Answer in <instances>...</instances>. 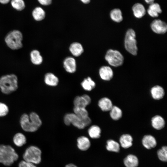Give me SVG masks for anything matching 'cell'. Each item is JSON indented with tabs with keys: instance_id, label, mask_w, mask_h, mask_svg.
Returning a JSON list of instances; mask_svg holds the SVG:
<instances>
[{
	"instance_id": "10",
	"label": "cell",
	"mask_w": 167,
	"mask_h": 167,
	"mask_svg": "<svg viewBox=\"0 0 167 167\" xmlns=\"http://www.w3.org/2000/svg\"><path fill=\"white\" fill-rule=\"evenodd\" d=\"M91 102L90 97L88 95L76 96L73 101L74 107L86 108Z\"/></svg>"
},
{
	"instance_id": "34",
	"label": "cell",
	"mask_w": 167,
	"mask_h": 167,
	"mask_svg": "<svg viewBox=\"0 0 167 167\" xmlns=\"http://www.w3.org/2000/svg\"><path fill=\"white\" fill-rule=\"evenodd\" d=\"M158 157L160 160L164 162H166L167 160V147L163 146L157 151Z\"/></svg>"
},
{
	"instance_id": "19",
	"label": "cell",
	"mask_w": 167,
	"mask_h": 167,
	"mask_svg": "<svg viewBox=\"0 0 167 167\" xmlns=\"http://www.w3.org/2000/svg\"><path fill=\"white\" fill-rule=\"evenodd\" d=\"M151 124L152 126L154 129L160 130L164 127L165 122L164 119L161 116L156 115L152 118Z\"/></svg>"
},
{
	"instance_id": "5",
	"label": "cell",
	"mask_w": 167,
	"mask_h": 167,
	"mask_svg": "<svg viewBox=\"0 0 167 167\" xmlns=\"http://www.w3.org/2000/svg\"><path fill=\"white\" fill-rule=\"evenodd\" d=\"M41 152L38 147L34 146L29 147L23 154L24 161L34 164H38L41 161Z\"/></svg>"
},
{
	"instance_id": "39",
	"label": "cell",
	"mask_w": 167,
	"mask_h": 167,
	"mask_svg": "<svg viewBox=\"0 0 167 167\" xmlns=\"http://www.w3.org/2000/svg\"><path fill=\"white\" fill-rule=\"evenodd\" d=\"M65 167H78L72 163H70L66 165Z\"/></svg>"
},
{
	"instance_id": "23",
	"label": "cell",
	"mask_w": 167,
	"mask_h": 167,
	"mask_svg": "<svg viewBox=\"0 0 167 167\" xmlns=\"http://www.w3.org/2000/svg\"><path fill=\"white\" fill-rule=\"evenodd\" d=\"M44 80L46 85L51 86H57L59 81L58 78L54 74L50 72L45 74Z\"/></svg>"
},
{
	"instance_id": "8",
	"label": "cell",
	"mask_w": 167,
	"mask_h": 167,
	"mask_svg": "<svg viewBox=\"0 0 167 167\" xmlns=\"http://www.w3.org/2000/svg\"><path fill=\"white\" fill-rule=\"evenodd\" d=\"M64 122L66 125L72 124L79 129H83L85 127L83 119L78 117L74 113L66 114L64 118Z\"/></svg>"
},
{
	"instance_id": "12",
	"label": "cell",
	"mask_w": 167,
	"mask_h": 167,
	"mask_svg": "<svg viewBox=\"0 0 167 167\" xmlns=\"http://www.w3.org/2000/svg\"><path fill=\"white\" fill-rule=\"evenodd\" d=\"M99 74L101 78L106 81L110 80L113 76L112 70L110 67L107 66H103L101 67L99 70Z\"/></svg>"
},
{
	"instance_id": "41",
	"label": "cell",
	"mask_w": 167,
	"mask_h": 167,
	"mask_svg": "<svg viewBox=\"0 0 167 167\" xmlns=\"http://www.w3.org/2000/svg\"><path fill=\"white\" fill-rule=\"evenodd\" d=\"M83 3L85 4H88L90 2V0H80Z\"/></svg>"
},
{
	"instance_id": "17",
	"label": "cell",
	"mask_w": 167,
	"mask_h": 167,
	"mask_svg": "<svg viewBox=\"0 0 167 167\" xmlns=\"http://www.w3.org/2000/svg\"><path fill=\"white\" fill-rule=\"evenodd\" d=\"M134 16L137 18H140L146 14V10L143 5L139 3L134 4L132 7Z\"/></svg>"
},
{
	"instance_id": "1",
	"label": "cell",
	"mask_w": 167,
	"mask_h": 167,
	"mask_svg": "<svg viewBox=\"0 0 167 167\" xmlns=\"http://www.w3.org/2000/svg\"><path fill=\"white\" fill-rule=\"evenodd\" d=\"M19 123L24 131L33 132L38 129L42 122L39 115L36 113L32 112L29 115L26 113L23 114L20 118Z\"/></svg>"
},
{
	"instance_id": "9",
	"label": "cell",
	"mask_w": 167,
	"mask_h": 167,
	"mask_svg": "<svg viewBox=\"0 0 167 167\" xmlns=\"http://www.w3.org/2000/svg\"><path fill=\"white\" fill-rule=\"evenodd\" d=\"M151 27L153 31L157 34H164L167 31L166 23L159 19L154 20L151 24Z\"/></svg>"
},
{
	"instance_id": "11",
	"label": "cell",
	"mask_w": 167,
	"mask_h": 167,
	"mask_svg": "<svg viewBox=\"0 0 167 167\" xmlns=\"http://www.w3.org/2000/svg\"><path fill=\"white\" fill-rule=\"evenodd\" d=\"M63 67L68 72L73 73L76 70V60L71 57L66 58L64 60Z\"/></svg>"
},
{
	"instance_id": "22",
	"label": "cell",
	"mask_w": 167,
	"mask_h": 167,
	"mask_svg": "<svg viewBox=\"0 0 167 167\" xmlns=\"http://www.w3.org/2000/svg\"><path fill=\"white\" fill-rule=\"evenodd\" d=\"M133 139L131 136L128 134L122 135L119 139L121 146L124 148H128L132 145Z\"/></svg>"
},
{
	"instance_id": "38",
	"label": "cell",
	"mask_w": 167,
	"mask_h": 167,
	"mask_svg": "<svg viewBox=\"0 0 167 167\" xmlns=\"http://www.w3.org/2000/svg\"><path fill=\"white\" fill-rule=\"evenodd\" d=\"M11 0H0V3L2 4H6L9 3Z\"/></svg>"
},
{
	"instance_id": "28",
	"label": "cell",
	"mask_w": 167,
	"mask_h": 167,
	"mask_svg": "<svg viewBox=\"0 0 167 167\" xmlns=\"http://www.w3.org/2000/svg\"><path fill=\"white\" fill-rule=\"evenodd\" d=\"M81 84L83 89L87 91H91L96 86L95 82L89 77L84 79Z\"/></svg>"
},
{
	"instance_id": "14",
	"label": "cell",
	"mask_w": 167,
	"mask_h": 167,
	"mask_svg": "<svg viewBox=\"0 0 167 167\" xmlns=\"http://www.w3.org/2000/svg\"><path fill=\"white\" fill-rule=\"evenodd\" d=\"M142 143L145 148L148 149L155 148L157 144L155 138L151 135H145L142 139Z\"/></svg>"
},
{
	"instance_id": "20",
	"label": "cell",
	"mask_w": 167,
	"mask_h": 167,
	"mask_svg": "<svg viewBox=\"0 0 167 167\" xmlns=\"http://www.w3.org/2000/svg\"><path fill=\"white\" fill-rule=\"evenodd\" d=\"M98 105L103 111H110L113 106L111 100L106 97L102 98L99 101Z\"/></svg>"
},
{
	"instance_id": "37",
	"label": "cell",
	"mask_w": 167,
	"mask_h": 167,
	"mask_svg": "<svg viewBox=\"0 0 167 167\" xmlns=\"http://www.w3.org/2000/svg\"><path fill=\"white\" fill-rule=\"evenodd\" d=\"M37 1L41 4L44 6L49 5L52 2V0H37Z\"/></svg>"
},
{
	"instance_id": "31",
	"label": "cell",
	"mask_w": 167,
	"mask_h": 167,
	"mask_svg": "<svg viewBox=\"0 0 167 167\" xmlns=\"http://www.w3.org/2000/svg\"><path fill=\"white\" fill-rule=\"evenodd\" d=\"M110 111L111 118L114 120H118L121 118L122 113L121 109L116 106H113Z\"/></svg>"
},
{
	"instance_id": "30",
	"label": "cell",
	"mask_w": 167,
	"mask_h": 167,
	"mask_svg": "<svg viewBox=\"0 0 167 167\" xmlns=\"http://www.w3.org/2000/svg\"><path fill=\"white\" fill-rule=\"evenodd\" d=\"M120 147L119 143L113 139H109L107 141L106 148L109 151L118 152L120 150Z\"/></svg>"
},
{
	"instance_id": "26",
	"label": "cell",
	"mask_w": 167,
	"mask_h": 167,
	"mask_svg": "<svg viewBox=\"0 0 167 167\" xmlns=\"http://www.w3.org/2000/svg\"><path fill=\"white\" fill-rule=\"evenodd\" d=\"M88 133L91 138L94 139H98L101 136V130L98 126L93 125L88 129Z\"/></svg>"
},
{
	"instance_id": "21",
	"label": "cell",
	"mask_w": 167,
	"mask_h": 167,
	"mask_svg": "<svg viewBox=\"0 0 167 167\" xmlns=\"http://www.w3.org/2000/svg\"><path fill=\"white\" fill-rule=\"evenodd\" d=\"M69 49L71 54L75 57L80 56L84 52L82 45L78 42H74L71 44Z\"/></svg>"
},
{
	"instance_id": "40",
	"label": "cell",
	"mask_w": 167,
	"mask_h": 167,
	"mask_svg": "<svg viewBox=\"0 0 167 167\" xmlns=\"http://www.w3.org/2000/svg\"><path fill=\"white\" fill-rule=\"evenodd\" d=\"M148 4H151L154 2V0H144Z\"/></svg>"
},
{
	"instance_id": "35",
	"label": "cell",
	"mask_w": 167,
	"mask_h": 167,
	"mask_svg": "<svg viewBox=\"0 0 167 167\" xmlns=\"http://www.w3.org/2000/svg\"><path fill=\"white\" fill-rule=\"evenodd\" d=\"M9 110V108L6 104L0 102V117H4L7 115Z\"/></svg>"
},
{
	"instance_id": "36",
	"label": "cell",
	"mask_w": 167,
	"mask_h": 167,
	"mask_svg": "<svg viewBox=\"0 0 167 167\" xmlns=\"http://www.w3.org/2000/svg\"><path fill=\"white\" fill-rule=\"evenodd\" d=\"M19 167H36L34 164L25 161H22L19 163Z\"/></svg>"
},
{
	"instance_id": "2",
	"label": "cell",
	"mask_w": 167,
	"mask_h": 167,
	"mask_svg": "<svg viewBox=\"0 0 167 167\" xmlns=\"http://www.w3.org/2000/svg\"><path fill=\"white\" fill-rule=\"evenodd\" d=\"M18 88V79L14 74L3 75L0 77V90L1 92L8 95L16 91Z\"/></svg>"
},
{
	"instance_id": "24",
	"label": "cell",
	"mask_w": 167,
	"mask_h": 167,
	"mask_svg": "<svg viewBox=\"0 0 167 167\" xmlns=\"http://www.w3.org/2000/svg\"><path fill=\"white\" fill-rule=\"evenodd\" d=\"M124 163L126 167H137L139 164V161L135 156L129 154L124 159Z\"/></svg>"
},
{
	"instance_id": "15",
	"label": "cell",
	"mask_w": 167,
	"mask_h": 167,
	"mask_svg": "<svg viewBox=\"0 0 167 167\" xmlns=\"http://www.w3.org/2000/svg\"><path fill=\"white\" fill-rule=\"evenodd\" d=\"M152 97L155 100H159L162 99L165 95V91L163 88L159 85L152 87L150 90Z\"/></svg>"
},
{
	"instance_id": "18",
	"label": "cell",
	"mask_w": 167,
	"mask_h": 167,
	"mask_svg": "<svg viewBox=\"0 0 167 167\" xmlns=\"http://www.w3.org/2000/svg\"><path fill=\"white\" fill-rule=\"evenodd\" d=\"M162 11L160 5L154 2L150 4L147 10L148 15L152 17H158L159 14L161 13Z\"/></svg>"
},
{
	"instance_id": "4",
	"label": "cell",
	"mask_w": 167,
	"mask_h": 167,
	"mask_svg": "<svg viewBox=\"0 0 167 167\" xmlns=\"http://www.w3.org/2000/svg\"><path fill=\"white\" fill-rule=\"evenodd\" d=\"M18 158L14 149L10 145H0V162L6 166L11 165Z\"/></svg>"
},
{
	"instance_id": "29",
	"label": "cell",
	"mask_w": 167,
	"mask_h": 167,
	"mask_svg": "<svg viewBox=\"0 0 167 167\" xmlns=\"http://www.w3.org/2000/svg\"><path fill=\"white\" fill-rule=\"evenodd\" d=\"M110 15L111 19L115 22L119 23L123 20L121 11L118 8H114L110 12Z\"/></svg>"
},
{
	"instance_id": "3",
	"label": "cell",
	"mask_w": 167,
	"mask_h": 167,
	"mask_svg": "<svg viewBox=\"0 0 167 167\" xmlns=\"http://www.w3.org/2000/svg\"><path fill=\"white\" fill-rule=\"evenodd\" d=\"M22 33L18 29H13L9 31L4 37V42L7 46L13 50L21 49L23 46Z\"/></svg>"
},
{
	"instance_id": "7",
	"label": "cell",
	"mask_w": 167,
	"mask_h": 167,
	"mask_svg": "<svg viewBox=\"0 0 167 167\" xmlns=\"http://www.w3.org/2000/svg\"><path fill=\"white\" fill-rule=\"evenodd\" d=\"M105 59L110 65L114 67L121 66L124 61V58L122 54L118 50L112 49L107 51Z\"/></svg>"
},
{
	"instance_id": "16",
	"label": "cell",
	"mask_w": 167,
	"mask_h": 167,
	"mask_svg": "<svg viewBox=\"0 0 167 167\" xmlns=\"http://www.w3.org/2000/svg\"><path fill=\"white\" fill-rule=\"evenodd\" d=\"M77 146L79 149L83 151L88 150L91 146V143L89 139L84 136L78 137L77 140Z\"/></svg>"
},
{
	"instance_id": "27",
	"label": "cell",
	"mask_w": 167,
	"mask_h": 167,
	"mask_svg": "<svg viewBox=\"0 0 167 167\" xmlns=\"http://www.w3.org/2000/svg\"><path fill=\"white\" fill-rule=\"evenodd\" d=\"M14 144L18 147H21L26 142V138L23 134L19 132L16 133L13 138Z\"/></svg>"
},
{
	"instance_id": "13",
	"label": "cell",
	"mask_w": 167,
	"mask_h": 167,
	"mask_svg": "<svg viewBox=\"0 0 167 167\" xmlns=\"http://www.w3.org/2000/svg\"><path fill=\"white\" fill-rule=\"evenodd\" d=\"M29 55L30 61L34 65L38 66L42 63L43 58L38 50L36 49L32 50Z\"/></svg>"
},
{
	"instance_id": "33",
	"label": "cell",
	"mask_w": 167,
	"mask_h": 167,
	"mask_svg": "<svg viewBox=\"0 0 167 167\" xmlns=\"http://www.w3.org/2000/svg\"><path fill=\"white\" fill-rule=\"evenodd\" d=\"M73 111L74 113L81 118L88 116V113L86 108L74 107Z\"/></svg>"
},
{
	"instance_id": "6",
	"label": "cell",
	"mask_w": 167,
	"mask_h": 167,
	"mask_svg": "<svg viewBox=\"0 0 167 167\" xmlns=\"http://www.w3.org/2000/svg\"><path fill=\"white\" fill-rule=\"evenodd\" d=\"M135 36V31L130 29L126 32L124 41L125 47L126 50L134 55L137 54L138 51Z\"/></svg>"
},
{
	"instance_id": "32",
	"label": "cell",
	"mask_w": 167,
	"mask_h": 167,
	"mask_svg": "<svg viewBox=\"0 0 167 167\" xmlns=\"http://www.w3.org/2000/svg\"><path fill=\"white\" fill-rule=\"evenodd\" d=\"M11 4L12 7L18 11L24 10L25 7V4L24 0H11Z\"/></svg>"
},
{
	"instance_id": "25",
	"label": "cell",
	"mask_w": 167,
	"mask_h": 167,
	"mask_svg": "<svg viewBox=\"0 0 167 167\" xmlns=\"http://www.w3.org/2000/svg\"><path fill=\"white\" fill-rule=\"evenodd\" d=\"M32 15L33 19L37 21L43 20L45 16L44 10L41 7L37 6L33 10Z\"/></svg>"
}]
</instances>
